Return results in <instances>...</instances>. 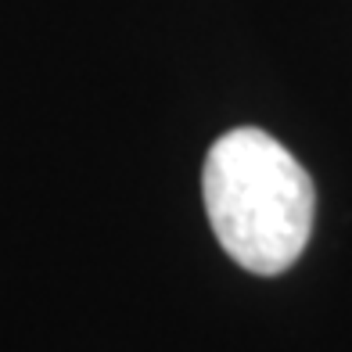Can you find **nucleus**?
Wrapping results in <instances>:
<instances>
[{"mask_svg": "<svg viewBox=\"0 0 352 352\" xmlns=\"http://www.w3.org/2000/svg\"><path fill=\"white\" fill-rule=\"evenodd\" d=\"M201 195L216 241L248 274L277 277L306 252L316 190L302 162L270 133L255 126L223 133L205 158Z\"/></svg>", "mask_w": 352, "mask_h": 352, "instance_id": "f257e3e1", "label": "nucleus"}]
</instances>
